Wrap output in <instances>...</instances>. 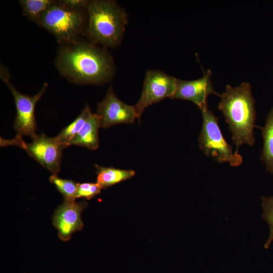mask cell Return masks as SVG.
I'll use <instances>...</instances> for the list:
<instances>
[{"mask_svg":"<svg viewBox=\"0 0 273 273\" xmlns=\"http://www.w3.org/2000/svg\"><path fill=\"white\" fill-rule=\"evenodd\" d=\"M55 62L64 77L78 84L107 83L115 73L113 60L105 48L81 38L61 45Z\"/></svg>","mask_w":273,"mask_h":273,"instance_id":"1","label":"cell"},{"mask_svg":"<svg viewBox=\"0 0 273 273\" xmlns=\"http://www.w3.org/2000/svg\"><path fill=\"white\" fill-rule=\"evenodd\" d=\"M219 97L218 108L229 125L232 141L236 146V151L239 152L242 145L253 146L256 111L250 84L243 82L235 87L228 84L225 91Z\"/></svg>","mask_w":273,"mask_h":273,"instance_id":"2","label":"cell"},{"mask_svg":"<svg viewBox=\"0 0 273 273\" xmlns=\"http://www.w3.org/2000/svg\"><path fill=\"white\" fill-rule=\"evenodd\" d=\"M86 14L84 35L89 41L105 48H115L120 44L128 17L116 1H90Z\"/></svg>","mask_w":273,"mask_h":273,"instance_id":"3","label":"cell"},{"mask_svg":"<svg viewBox=\"0 0 273 273\" xmlns=\"http://www.w3.org/2000/svg\"><path fill=\"white\" fill-rule=\"evenodd\" d=\"M37 24L51 33L61 45L70 43L84 35L86 10L71 9L56 1Z\"/></svg>","mask_w":273,"mask_h":273,"instance_id":"4","label":"cell"},{"mask_svg":"<svg viewBox=\"0 0 273 273\" xmlns=\"http://www.w3.org/2000/svg\"><path fill=\"white\" fill-rule=\"evenodd\" d=\"M202 127L198 137L199 147L203 153L218 163H228L237 167L243 162V157L225 140L218 124V118L208 107L201 109Z\"/></svg>","mask_w":273,"mask_h":273,"instance_id":"5","label":"cell"},{"mask_svg":"<svg viewBox=\"0 0 273 273\" xmlns=\"http://www.w3.org/2000/svg\"><path fill=\"white\" fill-rule=\"evenodd\" d=\"M30 143H26L22 137L16 136L10 141L7 140L5 145L18 146L40 165L57 175L61 169L63 151L65 146L59 143L56 137L51 138L44 133L37 135Z\"/></svg>","mask_w":273,"mask_h":273,"instance_id":"6","label":"cell"},{"mask_svg":"<svg viewBox=\"0 0 273 273\" xmlns=\"http://www.w3.org/2000/svg\"><path fill=\"white\" fill-rule=\"evenodd\" d=\"M1 72V78L10 89L15 103L16 116L14 123V128L17 133V136L22 137L25 135L32 139L37 135L35 117V106L45 93L48 83H44L41 89L32 96L24 95L18 91L9 80L10 76L8 75L9 74L6 71L2 69Z\"/></svg>","mask_w":273,"mask_h":273,"instance_id":"7","label":"cell"},{"mask_svg":"<svg viewBox=\"0 0 273 273\" xmlns=\"http://www.w3.org/2000/svg\"><path fill=\"white\" fill-rule=\"evenodd\" d=\"M177 78L158 70H148L145 74L141 97L134 105L140 119L149 106L167 98H172L177 86Z\"/></svg>","mask_w":273,"mask_h":273,"instance_id":"8","label":"cell"},{"mask_svg":"<svg viewBox=\"0 0 273 273\" xmlns=\"http://www.w3.org/2000/svg\"><path fill=\"white\" fill-rule=\"evenodd\" d=\"M96 114L99 118L100 127L105 128L121 123H133L138 119L134 106L126 104L118 99L112 86L98 103Z\"/></svg>","mask_w":273,"mask_h":273,"instance_id":"9","label":"cell"},{"mask_svg":"<svg viewBox=\"0 0 273 273\" xmlns=\"http://www.w3.org/2000/svg\"><path fill=\"white\" fill-rule=\"evenodd\" d=\"M87 205L84 201L76 202L75 200H64L56 209L52 222L61 240L68 241L73 233L82 230L83 223L81 214Z\"/></svg>","mask_w":273,"mask_h":273,"instance_id":"10","label":"cell"},{"mask_svg":"<svg viewBox=\"0 0 273 273\" xmlns=\"http://www.w3.org/2000/svg\"><path fill=\"white\" fill-rule=\"evenodd\" d=\"M211 71L208 70L202 77L196 80L177 79L176 89L171 99L191 101L200 110L207 107V100L210 95L220 96L214 90L211 81Z\"/></svg>","mask_w":273,"mask_h":273,"instance_id":"11","label":"cell"},{"mask_svg":"<svg viewBox=\"0 0 273 273\" xmlns=\"http://www.w3.org/2000/svg\"><path fill=\"white\" fill-rule=\"evenodd\" d=\"M100 127L99 118L92 113L80 131L69 142L68 146L76 145L95 150L99 148L98 129Z\"/></svg>","mask_w":273,"mask_h":273,"instance_id":"12","label":"cell"},{"mask_svg":"<svg viewBox=\"0 0 273 273\" xmlns=\"http://www.w3.org/2000/svg\"><path fill=\"white\" fill-rule=\"evenodd\" d=\"M97 168V183L103 189L128 179L135 175L130 169H120L112 167H105L95 164Z\"/></svg>","mask_w":273,"mask_h":273,"instance_id":"13","label":"cell"},{"mask_svg":"<svg viewBox=\"0 0 273 273\" xmlns=\"http://www.w3.org/2000/svg\"><path fill=\"white\" fill-rule=\"evenodd\" d=\"M263 140L260 159L267 170L273 174V107L267 115L264 127L262 128Z\"/></svg>","mask_w":273,"mask_h":273,"instance_id":"14","label":"cell"},{"mask_svg":"<svg viewBox=\"0 0 273 273\" xmlns=\"http://www.w3.org/2000/svg\"><path fill=\"white\" fill-rule=\"evenodd\" d=\"M92 113L88 105H86L80 114L56 136L57 141L67 147L69 142L80 131Z\"/></svg>","mask_w":273,"mask_h":273,"instance_id":"15","label":"cell"},{"mask_svg":"<svg viewBox=\"0 0 273 273\" xmlns=\"http://www.w3.org/2000/svg\"><path fill=\"white\" fill-rule=\"evenodd\" d=\"M53 0H20L22 12L29 20L38 22L47 11L55 3Z\"/></svg>","mask_w":273,"mask_h":273,"instance_id":"16","label":"cell"},{"mask_svg":"<svg viewBox=\"0 0 273 273\" xmlns=\"http://www.w3.org/2000/svg\"><path fill=\"white\" fill-rule=\"evenodd\" d=\"M49 180L63 196L64 200H75L78 184L72 180L61 178L54 174L50 177Z\"/></svg>","mask_w":273,"mask_h":273,"instance_id":"17","label":"cell"},{"mask_svg":"<svg viewBox=\"0 0 273 273\" xmlns=\"http://www.w3.org/2000/svg\"><path fill=\"white\" fill-rule=\"evenodd\" d=\"M261 201L263 211L262 217L268 223L270 231L268 238L264 245V248L267 249L273 241V196L262 197Z\"/></svg>","mask_w":273,"mask_h":273,"instance_id":"18","label":"cell"},{"mask_svg":"<svg viewBox=\"0 0 273 273\" xmlns=\"http://www.w3.org/2000/svg\"><path fill=\"white\" fill-rule=\"evenodd\" d=\"M102 189L99 184L92 183H84L78 184L76 198H84L90 200L101 193Z\"/></svg>","mask_w":273,"mask_h":273,"instance_id":"19","label":"cell"},{"mask_svg":"<svg viewBox=\"0 0 273 273\" xmlns=\"http://www.w3.org/2000/svg\"><path fill=\"white\" fill-rule=\"evenodd\" d=\"M58 2L70 9L76 10H86L90 1L86 0H61Z\"/></svg>","mask_w":273,"mask_h":273,"instance_id":"20","label":"cell"}]
</instances>
